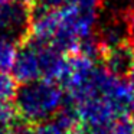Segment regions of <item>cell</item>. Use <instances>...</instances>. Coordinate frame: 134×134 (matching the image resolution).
Returning <instances> with one entry per match:
<instances>
[{"label": "cell", "instance_id": "obj_1", "mask_svg": "<svg viewBox=\"0 0 134 134\" xmlns=\"http://www.w3.org/2000/svg\"><path fill=\"white\" fill-rule=\"evenodd\" d=\"M69 59L55 46L29 36L18 48L15 64L12 66V76L16 81L32 82L39 79L59 81L68 72Z\"/></svg>", "mask_w": 134, "mask_h": 134}, {"label": "cell", "instance_id": "obj_2", "mask_svg": "<svg viewBox=\"0 0 134 134\" xmlns=\"http://www.w3.org/2000/svg\"><path fill=\"white\" fill-rule=\"evenodd\" d=\"M13 99L16 114L27 124H38L53 117L66 101L64 91L56 82L48 79L22 84L16 88Z\"/></svg>", "mask_w": 134, "mask_h": 134}, {"label": "cell", "instance_id": "obj_3", "mask_svg": "<svg viewBox=\"0 0 134 134\" xmlns=\"http://www.w3.org/2000/svg\"><path fill=\"white\" fill-rule=\"evenodd\" d=\"M32 13L30 4L25 0H12L0 6V38L23 43L30 35Z\"/></svg>", "mask_w": 134, "mask_h": 134}, {"label": "cell", "instance_id": "obj_4", "mask_svg": "<svg viewBox=\"0 0 134 134\" xmlns=\"http://www.w3.org/2000/svg\"><path fill=\"white\" fill-rule=\"evenodd\" d=\"M104 66L107 71L118 78H125L130 75L134 65V49L130 42L117 45L102 51Z\"/></svg>", "mask_w": 134, "mask_h": 134}, {"label": "cell", "instance_id": "obj_5", "mask_svg": "<svg viewBox=\"0 0 134 134\" xmlns=\"http://www.w3.org/2000/svg\"><path fill=\"white\" fill-rule=\"evenodd\" d=\"M16 53H18V48L13 42L0 38V71L6 72L12 69L16 59Z\"/></svg>", "mask_w": 134, "mask_h": 134}, {"label": "cell", "instance_id": "obj_6", "mask_svg": "<svg viewBox=\"0 0 134 134\" xmlns=\"http://www.w3.org/2000/svg\"><path fill=\"white\" fill-rule=\"evenodd\" d=\"M15 78L7 75L4 71H0V101H9L15 97Z\"/></svg>", "mask_w": 134, "mask_h": 134}, {"label": "cell", "instance_id": "obj_7", "mask_svg": "<svg viewBox=\"0 0 134 134\" xmlns=\"http://www.w3.org/2000/svg\"><path fill=\"white\" fill-rule=\"evenodd\" d=\"M110 134H134V121L128 117H120L113 122Z\"/></svg>", "mask_w": 134, "mask_h": 134}, {"label": "cell", "instance_id": "obj_8", "mask_svg": "<svg viewBox=\"0 0 134 134\" xmlns=\"http://www.w3.org/2000/svg\"><path fill=\"white\" fill-rule=\"evenodd\" d=\"M128 27H130V43L134 49V9L128 16Z\"/></svg>", "mask_w": 134, "mask_h": 134}, {"label": "cell", "instance_id": "obj_9", "mask_svg": "<svg viewBox=\"0 0 134 134\" xmlns=\"http://www.w3.org/2000/svg\"><path fill=\"white\" fill-rule=\"evenodd\" d=\"M128 84H130L131 90H133V92H134V65H133V68H131L130 75H128Z\"/></svg>", "mask_w": 134, "mask_h": 134}]
</instances>
